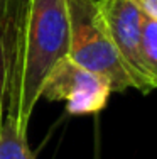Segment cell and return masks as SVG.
Wrapping results in <instances>:
<instances>
[{
    "label": "cell",
    "instance_id": "2",
    "mask_svg": "<svg viewBox=\"0 0 157 159\" xmlns=\"http://www.w3.org/2000/svg\"><path fill=\"white\" fill-rule=\"evenodd\" d=\"M68 16L69 58L103 76L110 83L111 92L123 93L133 88L129 70L108 34L96 0H68Z\"/></svg>",
    "mask_w": 157,
    "mask_h": 159
},
{
    "label": "cell",
    "instance_id": "9",
    "mask_svg": "<svg viewBox=\"0 0 157 159\" xmlns=\"http://www.w3.org/2000/svg\"><path fill=\"white\" fill-rule=\"evenodd\" d=\"M3 3H5V0H0V17H2V10H3Z\"/></svg>",
    "mask_w": 157,
    "mask_h": 159
},
{
    "label": "cell",
    "instance_id": "7",
    "mask_svg": "<svg viewBox=\"0 0 157 159\" xmlns=\"http://www.w3.org/2000/svg\"><path fill=\"white\" fill-rule=\"evenodd\" d=\"M135 3L139 5L142 14L157 20V0H135Z\"/></svg>",
    "mask_w": 157,
    "mask_h": 159
},
{
    "label": "cell",
    "instance_id": "8",
    "mask_svg": "<svg viewBox=\"0 0 157 159\" xmlns=\"http://www.w3.org/2000/svg\"><path fill=\"white\" fill-rule=\"evenodd\" d=\"M3 124H5V112H3V102H2V97H0V137H2Z\"/></svg>",
    "mask_w": 157,
    "mask_h": 159
},
{
    "label": "cell",
    "instance_id": "5",
    "mask_svg": "<svg viewBox=\"0 0 157 159\" xmlns=\"http://www.w3.org/2000/svg\"><path fill=\"white\" fill-rule=\"evenodd\" d=\"M0 159H36L27 142V130L5 119L0 137Z\"/></svg>",
    "mask_w": 157,
    "mask_h": 159
},
{
    "label": "cell",
    "instance_id": "4",
    "mask_svg": "<svg viewBox=\"0 0 157 159\" xmlns=\"http://www.w3.org/2000/svg\"><path fill=\"white\" fill-rule=\"evenodd\" d=\"M111 95V86L103 76L80 66L64 56L47 75L41 98L49 102L64 100L71 115H89L102 112Z\"/></svg>",
    "mask_w": 157,
    "mask_h": 159
},
{
    "label": "cell",
    "instance_id": "1",
    "mask_svg": "<svg viewBox=\"0 0 157 159\" xmlns=\"http://www.w3.org/2000/svg\"><path fill=\"white\" fill-rule=\"evenodd\" d=\"M68 0H5L0 17V97L5 119L27 130L47 75L68 56Z\"/></svg>",
    "mask_w": 157,
    "mask_h": 159
},
{
    "label": "cell",
    "instance_id": "6",
    "mask_svg": "<svg viewBox=\"0 0 157 159\" xmlns=\"http://www.w3.org/2000/svg\"><path fill=\"white\" fill-rule=\"evenodd\" d=\"M142 52L150 73L157 80V20L142 17Z\"/></svg>",
    "mask_w": 157,
    "mask_h": 159
},
{
    "label": "cell",
    "instance_id": "3",
    "mask_svg": "<svg viewBox=\"0 0 157 159\" xmlns=\"http://www.w3.org/2000/svg\"><path fill=\"white\" fill-rule=\"evenodd\" d=\"M111 41L123 59L133 88L142 95L157 90V80L150 73L142 52V10L135 0H96Z\"/></svg>",
    "mask_w": 157,
    "mask_h": 159
}]
</instances>
